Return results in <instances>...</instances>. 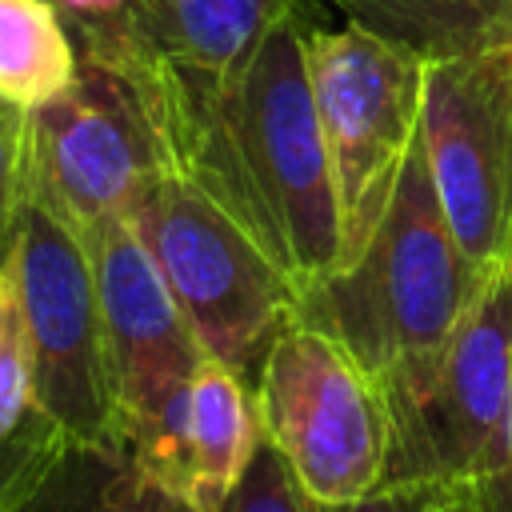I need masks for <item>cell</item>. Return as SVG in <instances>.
I'll list each match as a JSON object with an SVG mask.
<instances>
[{"instance_id":"obj_1","label":"cell","mask_w":512,"mask_h":512,"mask_svg":"<svg viewBox=\"0 0 512 512\" xmlns=\"http://www.w3.org/2000/svg\"><path fill=\"white\" fill-rule=\"evenodd\" d=\"M304 32L292 4L212 100L176 168L264 244L300 300L340 264V212Z\"/></svg>"},{"instance_id":"obj_2","label":"cell","mask_w":512,"mask_h":512,"mask_svg":"<svg viewBox=\"0 0 512 512\" xmlns=\"http://www.w3.org/2000/svg\"><path fill=\"white\" fill-rule=\"evenodd\" d=\"M488 276L456 244L416 140L372 240L300 300V320L336 336L376 384H396L444 352Z\"/></svg>"},{"instance_id":"obj_3","label":"cell","mask_w":512,"mask_h":512,"mask_svg":"<svg viewBox=\"0 0 512 512\" xmlns=\"http://www.w3.org/2000/svg\"><path fill=\"white\" fill-rule=\"evenodd\" d=\"M204 356L244 380L300 320V292L264 244L196 180L164 172L128 212Z\"/></svg>"},{"instance_id":"obj_4","label":"cell","mask_w":512,"mask_h":512,"mask_svg":"<svg viewBox=\"0 0 512 512\" xmlns=\"http://www.w3.org/2000/svg\"><path fill=\"white\" fill-rule=\"evenodd\" d=\"M304 56L340 212L336 268H344L372 240L420 140L424 56L360 20L308 28Z\"/></svg>"},{"instance_id":"obj_5","label":"cell","mask_w":512,"mask_h":512,"mask_svg":"<svg viewBox=\"0 0 512 512\" xmlns=\"http://www.w3.org/2000/svg\"><path fill=\"white\" fill-rule=\"evenodd\" d=\"M264 444L284 460L296 488L324 504L364 500L388 472V404L356 356L308 320L280 328L256 368Z\"/></svg>"},{"instance_id":"obj_6","label":"cell","mask_w":512,"mask_h":512,"mask_svg":"<svg viewBox=\"0 0 512 512\" xmlns=\"http://www.w3.org/2000/svg\"><path fill=\"white\" fill-rule=\"evenodd\" d=\"M392 424L384 480L424 484L456 504L480 476L512 392V264L496 268L444 352L412 380L380 384Z\"/></svg>"},{"instance_id":"obj_7","label":"cell","mask_w":512,"mask_h":512,"mask_svg":"<svg viewBox=\"0 0 512 512\" xmlns=\"http://www.w3.org/2000/svg\"><path fill=\"white\" fill-rule=\"evenodd\" d=\"M12 260L32 336L36 412L64 444H124L88 240L28 188Z\"/></svg>"},{"instance_id":"obj_8","label":"cell","mask_w":512,"mask_h":512,"mask_svg":"<svg viewBox=\"0 0 512 512\" xmlns=\"http://www.w3.org/2000/svg\"><path fill=\"white\" fill-rule=\"evenodd\" d=\"M420 152L464 256L512 264V64L484 32L424 56Z\"/></svg>"},{"instance_id":"obj_9","label":"cell","mask_w":512,"mask_h":512,"mask_svg":"<svg viewBox=\"0 0 512 512\" xmlns=\"http://www.w3.org/2000/svg\"><path fill=\"white\" fill-rule=\"evenodd\" d=\"M292 4L300 0H124L116 24L80 56L136 88L176 172L212 100Z\"/></svg>"},{"instance_id":"obj_10","label":"cell","mask_w":512,"mask_h":512,"mask_svg":"<svg viewBox=\"0 0 512 512\" xmlns=\"http://www.w3.org/2000/svg\"><path fill=\"white\" fill-rule=\"evenodd\" d=\"M168 152L136 88L80 56L76 84L28 112V188L80 236L128 216L164 176Z\"/></svg>"},{"instance_id":"obj_11","label":"cell","mask_w":512,"mask_h":512,"mask_svg":"<svg viewBox=\"0 0 512 512\" xmlns=\"http://www.w3.org/2000/svg\"><path fill=\"white\" fill-rule=\"evenodd\" d=\"M84 240L104 316L120 440L132 452L192 380L204 352L128 216L96 224Z\"/></svg>"},{"instance_id":"obj_12","label":"cell","mask_w":512,"mask_h":512,"mask_svg":"<svg viewBox=\"0 0 512 512\" xmlns=\"http://www.w3.org/2000/svg\"><path fill=\"white\" fill-rule=\"evenodd\" d=\"M260 444L256 392L240 372L204 356L132 456L148 480L192 512H224Z\"/></svg>"},{"instance_id":"obj_13","label":"cell","mask_w":512,"mask_h":512,"mask_svg":"<svg viewBox=\"0 0 512 512\" xmlns=\"http://www.w3.org/2000/svg\"><path fill=\"white\" fill-rule=\"evenodd\" d=\"M16 512H192L124 444H60Z\"/></svg>"},{"instance_id":"obj_14","label":"cell","mask_w":512,"mask_h":512,"mask_svg":"<svg viewBox=\"0 0 512 512\" xmlns=\"http://www.w3.org/2000/svg\"><path fill=\"white\" fill-rule=\"evenodd\" d=\"M80 76V48L52 0H0V100L40 108Z\"/></svg>"},{"instance_id":"obj_15","label":"cell","mask_w":512,"mask_h":512,"mask_svg":"<svg viewBox=\"0 0 512 512\" xmlns=\"http://www.w3.org/2000/svg\"><path fill=\"white\" fill-rule=\"evenodd\" d=\"M40 420L32 404V336L16 260L0 264V452Z\"/></svg>"},{"instance_id":"obj_16","label":"cell","mask_w":512,"mask_h":512,"mask_svg":"<svg viewBox=\"0 0 512 512\" xmlns=\"http://www.w3.org/2000/svg\"><path fill=\"white\" fill-rule=\"evenodd\" d=\"M28 204V112L0 100V264L12 256Z\"/></svg>"},{"instance_id":"obj_17","label":"cell","mask_w":512,"mask_h":512,"mask_svg":"<svg viewBox=\"0 0 512 512\" xmlns=\"http://www.w3.org/2000/svg\"><path fill=\"white\" fill-rule=\"evenodd\" d=\"M224 512H336V508H324V504L308 500L296 488V480L288 476L284 460L268 444H260L244 484L236 488V496L228 500Z\"/></svg>"},{"instance_id":"obj_18","label":"cell","mask_w":512,"mask_h":512,"mask_svg":"<svg viewBox=\"0 0 512 512\" xmlns=\"http://www.w3.org/2000/svg\"><path fill=\"white\" fill-rule=\"evenodd\" d=\"M444 508L448 512H512V392H508L504 428H500L480 476L456 504H444Z\"/></svg>"},{"instance_id":"obj_19","label":"cell","mask_w":512,"mask_h":512,"mask_svg":"<svg viewBox=\"0 0 512 512\" xmlns=\"http://www.w3.org/2000/svg\"><path fill=\"white\" fill-rule=\"evenodd\" d=\"M440 496L424 484H408V480H380L364 500L336 508V512H424L428 504H436Z\"/></svg>"},{"instance_id":"obj_20","label":"cell","mask_w":512,"mask_h":512,"mask_svg":"<svg viewBox=\"0 0 512 512\" xmlns=\"http://www.w3.org/2000/svg\"><path fill=\"white\" fill-rule=\"evenodd\" d=\"M512 64V0H488L484 4V28H480Z\"/></svg>"},{"instance_id":"obj_21","label":"cell","mask_w":512,"mask_h":512,"mask_svg":"<svg viewBox=\"0 0 512 512\" xmlns=\"http://www.w3.org/2000/svg\"><path fill=\"white\" fill-rule=\"evenodd\" d=\"M424 512H448V508H444V504H440V500H436V504H428V508H424Z\"/></svg>"}]
</instances>
